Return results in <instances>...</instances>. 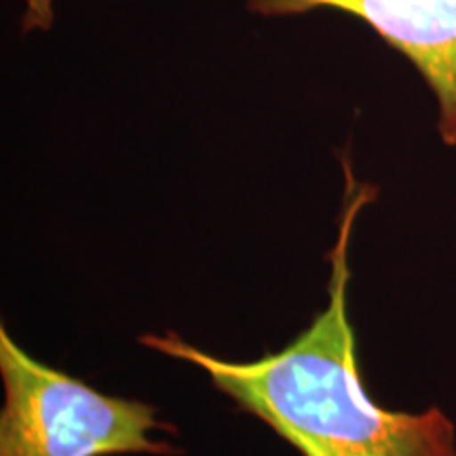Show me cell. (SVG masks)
Returning a JSON list of instances; mask_svg holds the SVG:
<instances>
[{
    "label": "cell",
    "instance_id": "obj_1",
    "mask_svg": "<svg viewBox=\"0 0 456 456\" xmlns=\"http://www.w3.org/2000/svg\"><path fill=\"white\" fill-rule=\"evenodd\" d=\"M346 195L338 239L330 254V302L300 336L279 353L256 362H224L175 334L142 338V345L195 363L214 385L265 420L302 456H456L454 425L442 410L393 412L372 402L357 370L346 292L353 222L376 197L357 184L342 157Z\"/></svg>",
    "mask_w": 456,
    "mask_h": 456
},
{
    "label": "cell",
    "instance_id": "obj_2",
    "mask_svg": "<svg viewBox=\"0 0 456 456\" xmlns=\"http://www.w3.org/2000/svg\"><path fill=\"white\" fill-rule=\"evenodd\" d=\"M0 374L4 383L0 456L178 452L171 444L151 437L152 431L171 429L159 423L155 408L104 395L45 366L20 349L4 328L0 330Z\"/></svg>",
    "mask_w": 456,
    "mask_h": 456
},
{
    "label": "cell",
    "instance_id": "obj_3",
    "mask_svg": "<svg viewBox=\"0 0 456 456\" xmlns=\"http://www.w3.org/2000/svg\"><path fill=\"white\" fill-rule=\"evenodd\" d=\"M260 17L336 9L357 17L412 64L440 106L442 140L456 144V0H245Z\"/></svg>",
    "mask_w": 456,
    "mask_h": 456
},
{
    "label": "cell",
    "instance_id": "obj_4",
    "mask_svg": "<svg viewBox=\"0 0 456 456\" xmlns=\"http://www.w3.org/2000/svg\"><path fill=\"white\" fill-rule=\"evenodd\" d=\"M53 20L51 11V0H28V9L24 15V30H34V28H49Z\"/></svg>",
    "mask_w": 456,
    "mask_h": 456
}]
</instances>
